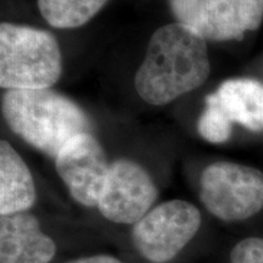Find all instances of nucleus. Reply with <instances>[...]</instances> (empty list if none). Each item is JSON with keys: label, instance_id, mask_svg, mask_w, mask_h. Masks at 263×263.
Instances as JSON below:
<instances>
[{"label": "nucleus", "instance_id": "nucleus-15", "mask_svg": "<svg viewBox=\"0 0 263 263\" xmlns=\"http://www.w3.org/2000/svg\"><path fill=\"white\" fill-rule=\"evenodd\" d=\"M65 263H123L116 256L108 255V254H97L90 256H84V257H78Z\"/></svg>", "mask_w": 263, "mask_h": 263}, {"label": "nucleus", "instance_id": "nucleus-11", "mask_svg": "<svg viewBox=\"0 0 263 263\" xmlns=\"http://www.w3.org/2000/svg\"><path fill=\"white\" fill-rule=\"evenodd\" d=\"M217 104L232 121L246 129L263 132V84L251 78L224 81L212 93Z\"/></svg>", "mask_w": 263, "mask_h": 263}, {"label": "nucleus", "instance_id": "nucleus-5", "mask_svg": "<svg viewBox=\"0 0 263 263\" xmlns=\"http://www.w3.org/2000/svg\"><path fill=\"white\" fill-rule=\"evenodd\" d=\"M200 200L216 218L245 221L263 210V173L226 161L209 164L200 177Z\"/></svg>", "mask_w": 263, "mask_h": 263}, {"label": "nucleus", "instance_id": "nucleus-13", "mask_svg": "<svg viewBox=\"0 0 263 263\" xmlns=\"http://www.w3.org/2000/svg\"><path fill=\"white\" fill-rule=\"evenodd\" d=\"M232 121L217 104L212 93L205 98V110L197 122V130L203 139L212 144L226 143L232 136Z\"/></svg>", "mask_w": 263, "mask_h": 263}, {"label": "nucleus", "instance_id": "nucleus-10", "mask_svg": "<svg viewBox=\"0 0 263 263\" xmlns=\"http://www.w3.org/2000/svg\"><path fill=\"white\" fill-rule=\"evenodd\" d=\"M37 189L27 163L6 140L0 141V216L29 211Z\"/></svg>", "mask_w": 263, "mask_h": 263}, {"label": "nucleus", "instance_id": "nucleus-9", "mask_svg": "<svg viewBox=\"0 0 263 263\" xmlns=\"http://www.w3.org/2000/svg\"><path fill=\"white\" fill-rule=\"evenodd\" d=\"M57 251L33 213L0 216V263H50Z\"/></svg>", "mask_w": 263, "mask_h": 263}, {"label": "nucleus", "instance_id": "nucleus-14", "mask_svg": "<svg viewBox=\"0 0 263 263\" xmlns=\"http://www.w3.org/2000/svg\"><path fill=\"white\" fill-rule=\"evenodd\" d=\"M230 263H263V239L241 240L230 251Z\"/></svg>", "mask_w": 263, "mask_h": 263}, {"label": "nucleus", "instance_id": "nucleus-2", "mask_svg": "<svg viewBox=\"0 0 263 263\" xmlns=\"http://www.w3.org/2000/svg\"><path fill=\"white\" fill-rule=\"evenodd\" d=\"M2 112L16 136L54 160L74 137L90 133L84 111L51 88L5 90Z\"/></svg>", "mask_w": 263, "mask_h": 263}, {"label": "nucleus", "instance_id": "nucleus-7", "mask_svg": "<svg viewBox=\"0 0 263 263\" xmlns=\"http://www.w3.org/2000/svg\"><path fill=\"white\" fill-rule=\"evenodd\" d=\"M159 189L141 164L128 159L110 163L97 209L107 221L134 226L155 205Z\"/></svg>", "mask_w": 263, "mask_h": 263}, {"label": "nucleus", "instance_id": "nucleus-3", "mask_svg": "<svg viewBox=\"0 0 263 263\" xmlns=\"http://www.w3.org/2000/svg\"><path fill=\"white\" fill-rule=\"evenodd\" d=\"M61 73V50L52 33L9 22L0 25L3 89L51 88Z\"/></svg>", "mask_w": 263, "mask_h": 263}, {"label": "nucleus", "instance_id": "nucleus-12", "mask_svg": "<svg viewBox=\"0 0 263 263\" xmlns=\"http://www.w3.org/2000/svg\"><path fill=\"white\" fill-rule=\"evenodd\" d=\"M107 0H38L43 18L55 28H78L90 21Z\"/></svg>", "mask_w": 263, "mask_h": 263}, {"label": "nucleus", "instance_id": "nucleus-4", "mask_svg": "<svg viewBox=\"0 0 263 263\" xmlns=\"http://www.w3.org/2000/svg\"><path fill=\"white\" fill-rule=\"evenodd\" d=\"M201 222V212L192 202L168 200L132 226V245L147 262L168 263L195 238Z\"/></svg>", "mask_w": 263, "mask_h": 263}, {"label": "nucleus", "instance_id": "nucleus-8", "mask_svg": "<svg viewBox=\"0 0 263 263\" xmlns=\"http://www.w3.org/2000/svg\"><path fill=\"white\" fill-rule=\"evenodd\" d=\"M54 161L72 199L84 207H97L111 163L97 138L91 133L74 137Z\"/></svg>", "mask_w": 263, "mask_h": 263}, {"label": "nucleus", "instance_id": "nucleus-6", "mask_svg": "<svg viewBox=\"0 0 263 263\" xmlns=\"http://www.w3.org/2000/svg\"><path fill=\"white\" fill-rule=\"evenodd\" d=\"M177 22L211 42L240 41L263 20V0H168Z\"/></svg>", "mask_w": 263, "mask_h": 263}, {"label": "nucleus", "instance_id": "nucleus-1", "mask_svg": "<svg viewBox=\"0 0 263 263\" xmlns=\"http://www.w3.org/2000/svg\"><path fill=\"white\" fill-rule=\"evenodd\" d=\"M210 72L207 42L174 22L151 35L145 58L134 76V87L145 103L161 106L201 87Z\"/></svg>", "mask_w": 263, "mask_h": 263}]
</instances>
